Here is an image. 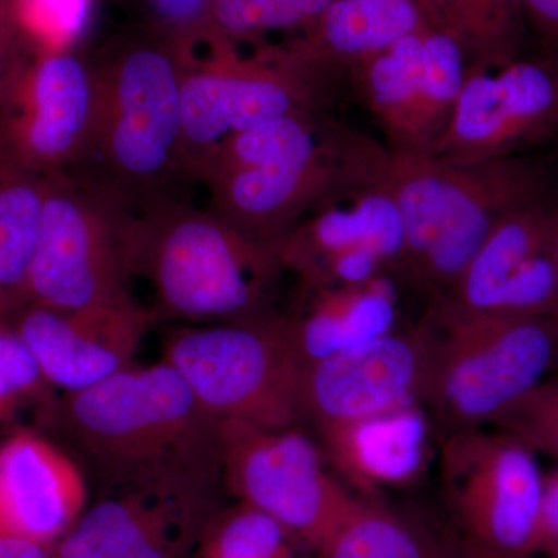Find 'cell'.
Instances as JSON below:
<instances>
[{
    "label": "cell",
    "instance_id": "obj_1",
    "mask_svg": "<svg viewBox=\"0 0 558 558\" xmlns=\"http://www.w3.org/2000/svg\"><path fill=\"white\" fill-rule=\"evenodd\" d=\"M385 143L330 116L299 110L233 135L215 150L199 182L209 208L245 236L279 247L322 209L384 185Z\"/></svg>",
    "mask_w": 558,
    "mask_h": 558
},
{
    "label": "cell",
    "instance_id": "obj_2",
    "mask_svg": "<svg viewBox=\"0 0 558 558\" xmlns=\"http://www.w3.org/2000/svg\"><path fill=\"white\" fill-rule=\"evenodd\" d=\"M98 84L94 140L75 174L132 215L185 201L196 182L183 157L182 75L186 60L148 27L117 36L90 57Z\"/></svg>",
    "mask_w": 558,
    "mask_h": 558
},
{
    "label": "cell",
    "instance_id": "obj_3",
    "mask_svg": "<svg viewBox=\"0 0 558 558\" xmlns=\"http://www.w3.org/2000/svg\"><path fill=\"white\" fill-rule=\"evenodd\" d=\"M49 427L89 459L105 484L222 481V427L165 360L120 371L58 400ZM223 483V481H222Z\"/></svg>",
    "mask_w": 558,
    "mask_h": 558
},
{
    "label": "cell",
    "instance_id": "obj_4",
    "mask_svg": "<svg viewBox=\"0 0 558 558\" xmlns=\"http://www.w3.org/2000/svg\"><path fill=\"white\" fill-rule=\"evenodd\" d=\"M556 183L550 154L470 165L391 154L385 185L405 231L399 279L429 300L446 296L498 223Z\"/></svg>",
    "mask_w": 558,
    "mask_h": 558
},
{
    "label": "cell",
    "instance_id": "obj_5",
    "mask_svg": "<svg viewBox=\"0 0 558 558\" xmlns=\"http://www.w3.org/2000/svg\"><path fill=\"white\" fill-rule=\"evenodd\" d=\"M130 264L132 277L153 288L157 312L201 325L270 312L284 271L277 247L186 201L132 215Z\"/></svg>",
    "mask_w": 558,
    "mask_h": 558
},
{
    "label": "cell",
    "instance_id": "obj_6",
    "mask_svg": "<svg viewBox=\"0 0 558 558\" xmlns=\"http://www.w3.org/2000/svg\"><path fill=\"white\" fill-rule=\"evenodd\" d=\"M421 405L447 433L480 428L519 402L558 362V318H517L429 300Z\"/></svg>",
    "mask_w": 558,
    "mask_h": 558
},
{
    "label": "cell",
    "instance_id": "obj_7",
    "mask_svg": "<svg viewBox=\"0 0 558 558\" xmlns=\"http://www.w3.org/2000/svg\"><path fill=\"white\" fill-rule=\"evenodd\" d=\"M161 360L216 421L269 429L303 422L304 363L288 315L183 326L168 333Z\"/></svg>",
    "mask_w": 558,
    "mask_h": 558
},
{
    "label": "cell",
    "instance_id": "obj_8",
    "mask_svg": "<svg viewBox=\"0 0 558 558\" xmlns=\"http://www.w3.org/2000/svg\"><path fill=\"white\" fill-rule=\"evenodd\" d=\"M131 219L123 205L75 172L44 174L28 304L78 312L134 300Z\"/></svg>",
    "mask_w": 558,
    "mask_h": 558
},
{
    "label": "cell",
    "instance_id": "obj_9",
    "mask_svg": "<svg viewBox=\"0 0 558 558\" xmlns=\"http://www.w3.org/2000/svg\"><path fill=\"white\" fill-rule=\"evenodd\" d=\"M208 50L182 75L183 157L196 182L209 157L233 135L299 110L329 108L281 47H263L253 57H242L233 46Z\"/></svg>",
    "mask_w": 558,
    "mask_h": 558
},
{
    "label": "cell",
    "instance_id": "obj_10",
    "mask_svg": "<svg viewBox=\"0 0 558 558\" xmlns=\"http://www.w3.org/2000/svg\"><path fill=\"white\" fill-rule=\"evenodd\" d=\"M440 476L464 539L510 558L538 554L543 478L535 451L506 433L447 436Z\"/></svg>",
    "mask_w": 558,
    "mask_h": 558
},
{
    "label": "cell",
    "instance_id": "obj_11",
    "mask_svg": "<svg viewBox=\"0 0 558 558\" xmlns=\"http://www.w3.org/2000/svg\"><path fill=\"white\" fill-rule=\"evenodd\" d=\"M222 427L227 494L284 524L317 553L355 498L325 465V451L299 427Z\"/></svg>",
    "mask_w": 558,
    "mask_h": 558
},
{
    "label": "cell",
    "instance_id": "obj_12",
    "mask_svg": "<svg viewBox=\"0 0 558 558\" xmlns=\"http://www.w3.org/2000/svg\"><path fill=\"white\" fill-rule=\"evenodd\" d=\"M222 492L220 480L105 484L57 543L58 558H191Z\"/></svg>",
    "mask_w": 558,
    "mask_h": 558
},
{
    "label": "cell",
    "instance_id": "obj_13",
    "mask_svg": "<svg viewBox=\"0 0 558 558\" xmlns=\"http://www.w3.org/2000/svg\"><path fill=\"white\" fill-rule=\"evenodd\" d=\"M558 143V58L538 53L486 69L468 65L449 128L432 153L470 165L539 153Z\"/></svg>",
    "mask_w": 558,
    "mask_h": 558
},
{
    "label": "cell",
    "instance_id": "obj_14",
    "mask_svg": "<svg viewBox=\"0 0 558 558\" xmlns=\"http://www.w3.org/2000/svg\"><path fill=\"white\" fill-rule=\"evenodd\" d=\"M461 46L427 24L349 73L391 154L433 150L449 128L464 83Z\"/></svg>",
    "mask_w": 558,
    "mask_h": 558
},
{
    "label": "cell",
    "instance_id": "obj_15",
    "mask_svg": "<svg viewBox=\"0 0 558 558\" xmlns=\"http://www.w3.org/2000/svg\"><path fill=\"white\" fill-rule=\"evenodd\" d=\"M97 113L90 57H33L0 98V138L40 174L75 171L89 153Z\"/></svg>",
    "mask_w": 558,
    "mask_h": 558
},
{
    "label": "cell",
    "instance_id": "obj_16",
    "mask_svg": "<svg viewBox=\"0 0 558 558\" xmlns=\"http://www.w3.org/2000/svg\"><path fill=\"white\" fill-rule=\"evenodd\" d=\"M557 201L558 183L513 209L440 299L502 317L558 318V275L550 256Z\"/></svg>",
    "mask_w": 558,
    "mask_h": 558
},
{
    "label": "cell",
    "instance_id": "obj_17",
    "mask_svg": "<svg viewBox=\"0 0 558 558\" xmlns=\"http://www.w3.org/2000/svg\"><path fill=\"white\" fill-rule=\"evenodd\" d=\"M427 347L421 323L311 363L301 381L303 421L315 429L421 405Z\"/></svg>",
    "mask_w": 558,
    "mask_h": 558
},
{
    "label": "cell",
    "instance_id": "obj_18",
    "mask_svg": "<svg viewBox=\"0 0 558 558\" xmlns=\"http://www.w3.org/2000/svg\"><path fill=\"white\" fill-rule=\"evenodd\" d=\"M153 315L137 300L64 312L27 304L9 319L51 387L64 395L101 384L135 365Z\"/></svg>",
    "mask_w": 558,
    "mask_h": 558
},
{
    "label": "cell",
    "instance_id": "obj_19",
    "mask_svg": "<svg viewBox=\"0 0 558 558\" xmlns=\"http://www.w3.org/2000/svg\"><path fill=\"white\" fill-rule=\"evenodd\" d=\"M89 506L80 465L33 428L0 442V535L58 543Z\"/></svg>",
    "mask_w": 558,
    "mask_h": 558
},
{
    "label": "cell",
    "instance_id": "obj_20",
    "mask_svg": "<svg viewBox=\"0 0 558 558\" xmlns=\"http://www.w3.org/2000/svg\"><path fill=\"white\" fill-rule=\"evenodd\" d=\"M427 24L418 0H333L281 49L332 102L337 86L352 70Z\"/></svg>",
    "mask_w": 558,
    "mask_h": 558
},
{
    "label": "cell",
    "instance_id": "obj_21",
    "mask_svg": "<svg viewBox=\"0 0 558 558\" xmlns=\"http://www.w3.org/2000/svg\"><path fill=\"white\" fill-rule=\"evenodd\" d=\"M352 250L376 253L398 278L405 253V231L387 185L365 191L301 222L279 244L282 270L299 275L301 286L317 277L337 256Z\"/></svg>",
    "mask_w": 558,
    "mask_h": 558
},
{
    "label": "cell",
    "instance_id": "obj_22",
    "mask_svg": "<svg viewBox=\"0 0 558 558\" xmlns=\"http://www.w3.org/2000/svg\"><path fill=\"white\" fill-rule=\"evenodd\" d=\"M317 433L325 457L366 494L410 484L427 462V411L418 403Z\"/></svg>",
    "mask_w": 558,
    "mask_h": 558
},
{
    "label": "cell",
    "instance_id": "obj_23",
    "mask_svg": "<svg viewBox=\"0 0 558 558\" xmlns=\"http://www.w3.org/2000/svg\"><path fill=\"white\" fill-rule=\"evenodd\" d=\"M304 368L311 363L362 347L398 328L395 277L366 284L303 290L299 310L288 315Z\"/></svg>",
    "mask_w": 558,
    "mask_h": 558
},
{
    "label": "cell",
    "instance_id": "obj_24",
    "mask_svg": "<svg viewBox=\"0 0 558 558\" xmlns=\"http://www.w3.org/2000/svg\"><path fill=\"white\" fill-rule=\"evenodd\" d=\"M44 205V174L0 138V319L28 304V274Z\"/></svg>",
    "mask_w": 558,
    "mask_h": 558
},
{
    "label": "cell",
    "instance_id": "obj_25",
    "mask_svg": "<svg viewBox=\"0 0 558 558\" xmlns=\"http://www.w3.org/2000/svg\"><path fill=\"white\" fill-rule=\"evenodd\" d=\"M417 523L379 502L355 498L323 539L317 558H449Z\"/></svg>",
    "mask_w": 558,
    "mask_h": 558
},
{
    "label": "cell",
    "instance_id": "obj_26",
    "mask_svg": "<svg viewBox=\"0 0 558 558\" xmlns=\"http://www.w3.org/2000/svg\"><path fill=\"white\" fill-rule=\"evenodd\" d=\"M191 558H317L310 543L245 502L220 506Z\"/></svg>",
    "mask_w": 558,
    "mask_h": 558
},
{
    "label": "cell",
    "instance_id": "obj_27",
    "mask_svg": "<svg viewBox=\"0 0 558 558\" xmlns=\"http://www.w3.org/2000/svg\"><path fill=\"white\" fill-rule=\"evenodd\" d=\"M333 0H207L197 46L208 49L263 38L267 33L301 32Z\"/></svg>",
    "mask_w": 558,
    "mask_h": 558
},
{
    "label": "cell",
    "instance_id": "obj_28",
    "mask_svg": "<svg viewBox=\"0 0 558 558\" xmlns=\"http://www.w3.org/2000/svg\"><path fill=\"white\" fill-rule=\"evenodd\" d=\"M428 24L451 36L469 65L501 68L526 53L527 44L498 20L488 0H421Z\"/></svg>",
    "mask_w": 558,
    "mask_h": 558
},
{
    "label": "cell",
    "instance_id": "obj_29",
    "mask_svg": "<svg viewBox=\"0 0 558 558\" xmlns=\"http://www.w3.org/2000/svg\"><path fill=\"white\" fill-rule=\"evenodd\" d=\"M60 396L9 322L0 319V433L25 428L27 416L47 425ZM31 428V427H28Z\"/></svg>",
    "mask_w": 558,
    "mask_h": 558
},
{
    "label": "cell",
    "instance_id": "obj_30",
    "mask_svg": "<svg viewBox=\"0 0 558 558\" xmlns=\"http://www.w3.org/2000/svg\"><path fill=\"white\" fill-rule=\"evenodd\" d=\"M13 7L33 57L69 51L89 13V0H13Z\"/></svg>",
    "mask_w": 558,
    "mask_h": 558
},
{
    "label": "cell",
    "instance_id": "obj_31",
    "mask_svg": "<svg viewBox=\"0 0 558 558\" xmlns=\"http://www.w3.org/2000/svg\"><path fill=\"white\" fill-rule=\"evenodd\" d=\"M490 424L532 451L558 459V376L539 381Z\"/></svg>",
    "mask_w": 558,
    "mask_h": 558
},
{
    "label": "cell",
    "instance_id": "obj_32",
    "mask_svg": "<svg viewBox=\"0 0 558 558\" xmlns=\"http://www.w3.org/2000/svg\"><path fill=\"white\" fill-rule=\"evenodd\" d=\"M32 58L14 14L13 0H0V98Z\"/></svg>",
    "mask_w": 558,
    "mask_h": 558
},
{
    "label": "cell",
    "instance_id": "obj_33",
    "mask_svg": "<svg viewBox=\"0 0 558 558\" xmlns=\"http://www.w3.org/2000/svg\"><path fill=\"white\" fill-rule=\"evenodd\" d=\"M524 11L538 53L558 58V0H524Z\"/></svg>",
    "mask_w": 558,
    "mask_h": 558
},
{
    "label": "cell",
    "instance_id": "obj_34",
    "mask_svg": "<svg viewBox=\"0 0 558 558\" xmlns=\"http://www.w3.org/2000/svg\"><path fill=\"white\" fill-rule=\"evenodd\" d=\"M558 548V470L543 478L538 520V554Z\"/></svg>",
    "mask_w": 558,
    "mask_h": 558
},
{
    "label": "cell",
    "instance_id": "obj_35",
    "mask_svg": "<svg viewBox=\"0 0 558 558\" xmlns=\"http://www.w3.org/2000/svg\"><path fill=\"white\" fill-rule=\"evenodd\" d=\"M0 558H58L57 543L0 535Z\"/></svg>",
    "mask_w": 558,
    "mask_h": 558
},
{
    "label": "cell",
    "instance_id": "obj_36",
    "mask_svg": "<svg viewBox=\"0 0 558 558\" xmlns=\"http://www.w3.org/2000/svg\"><path fill=\"white\" fill-rule=\"evenodd\" d=\"M453 558H510L505 556H498V554L488 553V550L480 548V546L473 545L468 539L462 538L461 545H459L458 553L454 554Z\"/></svg>",
    "mask_w": 558,
    "mask_h": 558
},
{
    "label": "cell",
    "instance_id": "obj_37",
    "mask_svg": "<svg viewBox=\"0 0 558 558\" xmlns=\"http://www.w3.org/2000/svg\"><path fill=\"white\" fill-rule=\"evenodd\" d=\"M550 256H553L554 266L558 275V201L556 213H554L553 236H550Z\"/></svg>",
    "mask_w": 558,
    "mask_h": 558
},
{
    "label": "cell",
    "instance_id": "obj_38",
    "mask_svg": "<svg viewBox=\"0 0 558 558\" xmlns=\"http://www.w3.org/2000/svg\"><path fill=\"white\" fill-rule=\"evenodd\" d=\"M546 558H558V548L549 550V553L545 554Z\"/></svg>",
    "mask_w": 558,
    "mask_h": 558
},
{
    "label": "cell",
    "instance_id": "obj_39",
    "mask_svg": "<svg viewBox=\"0 0 558 558\" xmlns=\"http://www.w3.org/2000/svg\"><path fill=\"white\" fill-rule=\"evenodd\" d=\"M449 558H453V557L450 556Z\"/></svg>",
    "mask_w": 558,
    "mask_h": 558
},
{
    "label": "cell",
    "instance_id": "obj_40",
    "mask_svg": "<svg viewBox=\"0 0 558 558\" xmlns=\"http://www.w3.org/2000/svg\"><path fill=\"white\" fill-rule=\"evenodd\" d=\"M418 2H421V0H418Z\"/></svg>",
    "mask_w": 558,
    "mask_h": 558
}]
</instances>
